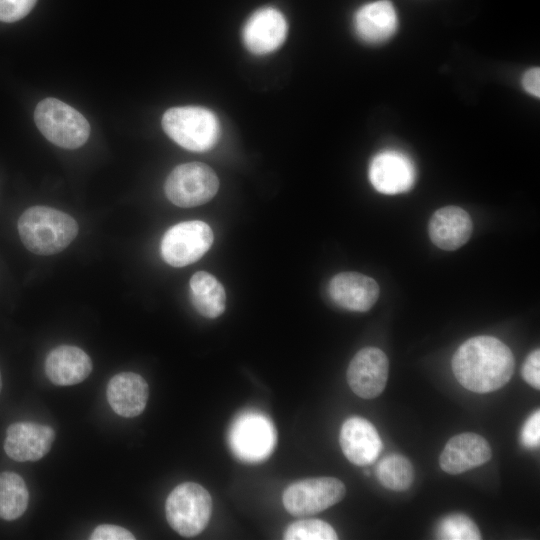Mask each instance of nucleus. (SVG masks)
I'll list each match as a JSON object with an SVG mask.
<instances>
[{
	"mask_svg": "<svg viewBox=\"0 0 540 540\" xmlns=\"http://www.w3.org/2000/svg\"><path fill=\"white\" fill-rule=\"evenodd\" d=\"M510 348L493 336H475L462 343L452 358L457 381L467 390L488 393L502 388L514 372Z\"/></svg>",
	"mask_w": 540,
	"mask_h": 540,
	"instance_id": "f257e3e1",
	"label": "nucleus"
},
{
	"mask_svg": "<svg viewBox=\"0 0 540 540\" xmlns=\"http://www.w3.org/2000/svg\"><path fill=\"white\" fill-rule=\"evenodd\" d=\"M17 227L24 246L38 255L61 252L78 234V225L72 216L47 206L26 209Z\"/></svg>",
	"mask_w": 540,
	"mask_h": 540,
	"instance_id": "f03ea898",
	"label": "nucleus"
},
{
	"mask_svg": "<svg viewBox=\"0 0 540 540\" xmlns=\"http://www.w3.org/2000/svg\"><path fill=\"white\" fill-rule=\"evenodd\" d=\"M162 128L174 142L194 152L211 149L220 136V123L216 115L199 106L168 109L162 117Z\"/></svg>",
	"mask_w": 540,
	"mask_h": 540,
	"instance_id": "7ed1b4c3",
	"label": "nucleus"
},
{
	"mask_svg": "<svg viewBox=\"0 0 540 540\" xmlns=\"http://www.w3.org/2000/svg\"><path fill=\"white\" fill-rule=\"evenodd\" d=\"M34 120L46 139L61 148H79L90 135L87 119L75 108L56 98L41 100L35 108Z\"/></svg>",
	"mask_w": 540,
	"mask_h": 540,
	"instance_id": "20e7f679",
	"label": "nucleus"
},
{
	"mask_svg": "<svg viewBox=\"0 0 540 540\" xmlns=\"http://www.w3.org/2000/svg\"><path fill=\"white\" fill-rule=\"evenodd\" d=\"M212 506L211 495L203 486L195 482H183L166 499V519L178 534L193 537L206 528Z\"/></svg>",
	"mask_w": 540,
	"mask_h": 540,
	"instance_id": "39448f33",
	"label": "nucleus"
},
{
	"mask_svg": "<svg viewBox=\"0 0 540 540\" xmlns=\"http://www.w3.org/2000/svg\"><path fill=\"white\" fill-rule=\"evenodd\" d=\"M228 442L232 453L239 460L259 463L273 452L277 443V432L267 415L256 410H247L232 422Z\"/></svg>",
	"mask_w": 540,
	"mask_h": 540,
	"instance_id": "423d86ee",
	"label": "nucleus"
},
{
	"mask_svg": "<svg viewBox=\"0 0 540 540\" xmlns=\"http://www.w3.org/2000/svg\"><path fill=\"white\" fill-rule=\"evenodd\" d=\"M219 188V179L208 165L190 162L178 165L168 175L164 191L173 204L194 207L210 201Z\"/></svg>",
	"mask_w": 540,
	"mask_h": 540,
	"instance_id": "0eeeda50",
	"label": "nucleus"
},
{
	"mask_svg": "<svg viewBox=\"0 0 540 540\" xmlns=\"http://www.w3.org/2000/svg\"><path fill=\"white\" fill-rule=\"evenodd\" d=\"M346 493L344 483L334 477L303 479L289 485L283 493V505L293 516H309L340 502Z\"/></svg>",
	"mask_w": 540,
	"mask_h": 540,
	"instance_id": "6e6552de",
	"label": "nucleus"
},
{
	"mask_svg": "<svg viewBox=\"0 0 540 540\" xmlns=\"http://www.w3.org/2000/svg\"><path fill=\"white\" fill-rule=\"evenodd\" d=\"M210 226L199 220L170 227L161 240V255L173 267H184L199 260L213 243Z\"/></svg>",
	"mask_w": 540,
	"mask_h": 540,
	"instance_id": "1a4fd4ad",
	"label": "nucleus"
},
{
	"mask_svg": "<svg viewBox=\"0 0 540 540\" xmlns=\"http://www.w3.org/2000/svg\"><path fill=\"white\" fill-rule=\"evenodd\" d=\"M389 373L386 354L376 347L359 350L349 363L347 382L360 398L373 399L384 390Z\"/></svg>",
	"mask_w": 540,
	"mask_h": 540,
	"instance_id": "9d476101",
	"label": "nucleus"
},
{
	"mask_svg": "<svg viewBox=\"0 0 540 540\" xmlns=\"http://www.w3.org/2000/svg\"><path fill=\"white\" fill-rule=\"evenodd\" d=\"M288 24L284 15L271 6L261 7L246 20L242 29L245 47L264 55L278 49L286 39Z\"/></svg>",
	"mask_w": 540,
	"mask_h": 540,
	"instance_id": "9b49d317",
	"label": "nucleus"
},
{
	"mask_svg": "<svg viewBox=\"0 0 540 540\" xmlns=\"http://www.w3.org/2000/svg\"><path fill=\"white\" fill-rule=\"evenodd\" d=\"M368 176L380 193L395 195L409 191L416 179L413 162L402 152L385 150L373 157Z\"/></svg>",
	"mask_w": 540,
	"mask_h": 540,
	"instance_id": "f8f14e48",
	"label": "nucleus"
},
{
	"mask_svg": "<svg viewBox=\"0 0 540 540\" xmlns=\"http://www.w3.org/2000/svg\"><path fill=\"white\" fill-rule=\"evenodd\" d=\"M54 438L55 431L48 425L16 422L6 430L4 450L15 461H37L50 451Z\"/></svg>",
	"mask_w": 540,
	"mask_h": 540,
	"instance_id": "ddd939ff",
	"label": "nucleus"
},
{
	"mask_svg": "<svg viewBox=\"0 0 540 540\" xmlns=\"http://www.w3.org/2000/svg\"><path fill=\"white\" fill-rule=\"evenodd\" d=\"M378 283L358 272L336 274L328 284L331 300L341 308L354 312H366L379 297Z\"/></svg>",
	"mask_w": 540,
	"mask_h": 540,
	"instance_id": "4468645a",
	"label": "nucleus"
},
{
	"mask_svg": "<svg viewBox=\"0 0 540 540\" xmlns=\"http://www.w3.org/2000/svg\"><path fill=\"white\" fill-rule=\"evenodd\" d=\"M339 442L345 457L357 466L374 463L383 448L376 428L362 417H350L344 421Z\"/></svg>",
	"mask_w": 540,
	"mask_h": 540,
	"instance_id": "2eb2a0df",
	"label": "nucleus"
},
{
	"mask_svg": "<svg viewBox=\"0 0 540 540\" xmlns=\"http://www.w3.org/2000/svg\"><path fill=\"white\" fill-rule=\"evenodd\" d=\"M491 456L490 445L484 437L466 432L448 440L439 463L444 472L455 475L485 464Z\"/></svg>",
	"mask_w": 540,
	"mask_h": 540,
	"instance_id": "dca6fc26",
	"label": "nucleus"
},
{
	"mask_svg": "<svg viewBox=\"0 0 540 540\" xmlns=\"http://www.w3.org/2000/svg\"><path fill=\"white\" fill-rule=\"evenodd\" d=\"M473 223L470 215L458 206H445L436 210L428 225L429 237L434 245L446 251L463 246L470 238Z\"/></svg>",
	"mask_w": 540,
	"mask_h": 540,
	"instance_id": "f3484780",
	"label": "nucleus"
},
{
	"mask_svg": "<svg viewBox=\"0 0 540 540\" xmlns=\"http://www.w3.org/2000/svg\"><path fill=\"white\" fill-rule=\"evenodd\" d=\"M106 395L110 407L116 414L131 418L144 411L149 397V387L141 375L122 372L110 379Z\"/></svg>",
	"mask_w": 540,
	"mask_h": 540,
	"instance_id": "a211bd4d",
	"label": "nucleus"
},
{
	"mask_svg": "<svg viewBox=\"0 0 540 540\" xmlns=\"http://www.w3.org/2000/svg\"><path fill=\"white\" fill-rule=\"evenodd\" d=\"M356 35L369 44H380L393 36L398 27V17L393 4L378 0L361 6L353 20Z\"/></svg>",
	"mask_w": 540,
	"mask_h": 540,
	"instance_id": "6ab92c4d",
	"label": "nucleus"
},
{
	"mask_svg": "<svg viewBox=\"0 0 540 540\" xmlns=\"http://www.w3.org/2000/svg\"><path fill=\"white\" fill-rule=\"evenodd\" d=\"M44 370L48 379L55 385H75L90 375L92 361L81 348L60 345L46 356Z\"/></svg>",
	"mask_w": 540,
	"mask_h": 540,
	"instance_id": "aec40b11",
	"label": "nucleus"
},
{
	"mask_svg": "<svg viewBox=\"0 0 540 540\" xmlns=\"http://www.w3.org/2000/svg\"><path fill=\"white\" fill-rule=\"evenodd\" d=\"M190 298L199 314L207 318L220 316L226 306L223 285L206 271L194 273L189 282Z\"/></svg>",
	"mask_w": 540,
	"mask_h": 540,
	"instance_id": "412c9836",
	"label": "nucleus"
},
{
	"mask_svg": "<svg viewBox=\"0 0 540 540\" xmlns=\"http://www.w3.org/2000/svg\"><path fill=\"white\" fill-rule=\"evenodd\" d=\"M29 503V491L23 478L14 472L0 473V518L11 521L21 517Z\"/></svg>",
	"mask_w": 540,
	"mask_h": 540,
	"instance_id": "4be33fe9",
	"label": "nucleus"
},
{
	"mask_svg": "<svg viewBox=\"0 0 540 540\" xmlns=\"http://www.w3.org/2000/svg\"><path fill=\"white\" fill-rule=\"evenodd\" d=\"M376 477L387 489L405 491L413 483L415 473L411 462L403 455L389 454L376 466Z\"/></svg>",
	"mask_w": 540,
	"mask_h": 540,
	"instance_id": "5701e85b",
	"label": "nucleus"
},
{
	"mask_svg": "<svg viewBox=\"0 0 540 540\" xmlns=\"http://www.w3.org/2000/svg\"><path fill=\"white\" fill-rule=\"evenodd\" d=\"M436 536L444 540H478L481 533L472 519L464 514H451L441 519Z\"/></svg>",
	"mask_w": 540,
	"mask_h": 540,
	"instance_id": "b1692460",
	"label": "nucleus"
},
{
	"mask_svg": "<svg viewBox=\"0 0 540 540\" xmlns=\"http://www.w3.org/2000/svg\"><path fill=\"white\" fill-rule=\"evenodd\" d=\"M286 540H335L334 528L320 519H303L291 523L284 531Z\"/></svg>",
	"mask_w": 540,
	"mask_h": 540,
	"instance_id": "393cba45",
	"label": "nucleus"
},
{
	"mask_svg": "<svg viewBox=\"0 0 540 540\" xmlns=\"http://www.w3.org/2000/svg\"><path fill=\"white\" fill-rule=\"evenodd\" d=\"M37 0H0V21L16 22L24 18Z\"/></svg>",
	"mask_w": 540,
	"mask_h": 540,
	"instance_id": "a878e982",
	"label": "nucleus"
},
{
	"mask_svg": "<svg viewBox=\"0 0 540 540\" xmlns=\"http://www.w3.org/2000/svg\"><path fill=\"white\" fill-rule=\"evenodd\" d=\"M521 444L529 449H534L540 443V411L533 412L525 421L520 433Z\"/></svg>",
	"mask_w": 540,
	"mask_h": 540,
	"instance_id": "bb28decb",
	"label": "nucleus"
},
{
	"mask_svg": "<svg viewBox=\"0 0 540 540\" xmlns=\"http://www.w3.org/2000/svg\"><path fill=\"white\" fill-rule=\"evenodd\" d=\"M521 374L523 379L533 388L540 389V351L535 349L525 359Z\"/></svg>",
	"mask_w": 540,
	"mask_h": 540,
	"instance_id": "cd10ccee",
	"label": "nucleus"
},
{
	"mask_svg": "<svg viewBox=\"0 0 540 540\" xmlns=\"http://www.w3.org/2000/svg\"><path fill=\"white\" fill-rule=\"evenodd\" d=\"M92 540H133L135 536L126 528L112 525L102 524L97 526L91 533Z\"/></svg>",
	"mask_w": 540,
	"mask_h": 540,
	"instance_id": "c85d7f7f",
	"label": "nucleus"
},
{
	"mask_svg": "<svg viewBox=\"0 0 540 540\" xmlns=\"http://www.w3.org/2000/svg\"><path fill=\"white\" fill-rule=\"evenodd\" d=\"M523 88L529 94L540 97V69L538 67L527 70L522 78Z\"/></svg>",
	"mask_w": 540,
	"mask_h": 540,
	"instance_id": "c756f323",
	"label": "nucleus"
},
{
	"mask_svg": "<svg viewBox=\"0 0 540 540\" xmlns=\"http://www.w3.org/2000/svg\"><path fill=\"white\" fill-rule=\"evenodd\" d=\"M1 389H2V376H1V371H0V392H1Z\"/></svg>",
	"mask_w": 540,
	"mask_h": 540,
	"instance_id": "7c9ffc66",
	"label": "nucleus"
}]
</instances>
